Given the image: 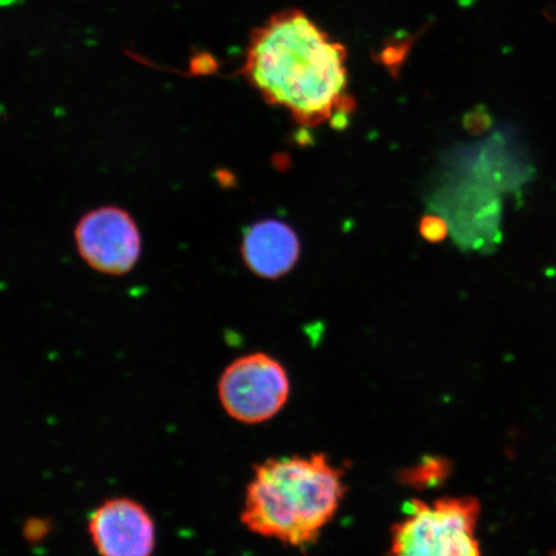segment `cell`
Segmentation results:
<instances>
[{
    "label": "cell",
    "mask_w": 556,
    "mask_h": 556,
    "mask_svg": "<svg viewBox=\"0 0 556 556\" xmlns=\"http://www.w3.org/2000/svg\"><path fill=\"white\" fill-rule=\"evenodd\" d=\"M345 47L301 10L275 13L250 35L241 74L264 100L307 127L354 108Z\"/></svg>",
    "instance_id": "1"
},
{
    "label": "cell",
    "mask_w": 556,
    "mask_h": 556,
    "mask_svg": "<svg viewBox=\"0 0 556 556\" xmlns=\"http://www.w3.org/2000/svg\"><path fill=\"white\" fill-rule=\"evenodd\" d=\"M345 495L343 472L325 455L270 458L255 468L242 523L291 546L315 542Z\"/></svg>",
    "instance_id": "2"
},
{
    "label": "cell",
    "mask_w": 556,
    "mask_h": 556,
    "mask_svg": "<svg viewBox=\"0 0 556 556\" xmlns=\"http://www.w3.org/2000/svg\"><path fill=\"white\" fill-rule=\"evenodd\" d=\"M479 514L481 506L472 497L413 502L393 527L387 556H481Z\"/></svg>",
    "instance_id": "3"
},
{
    "label": "cell",
    "mask_w": 556,
    "mask_h": 556,
    "mask_svg": "<svg viewBox=\"0 0 556 556\" xmlns=\"http://www.w3.org/2000/svg\"><path fill=\"white\" fill-rule=\"evenodd\" d=\"M222 406L232 419L260 424L281 412L290 393L285 368L268 354L252 353L229 365L218 386Z\"/></svg>",
    "instance_id": "4"
},
{
    "label": "cell",
    "mask_w": 556,
    "mask_h": 556,
    "mask_svg": "<svg viewBox=\"0 0 556 556\" xmlns=\"http://www.w3.org/2000/svg\"><path fill=\"white\" fill-rule=\"evenodd\" d=\"M75 242L89 267L114 276L134 269L142 249L135 219L117 206H103L87 213L76 225Z\"/></svg>",
    "instance_id": "5"
},
{
    "label": "cell",
    "mask_w": 556,
    "mask_h": 556,
    "mask_svg": "<svg viewBox=\"0 0 556 556\" xmlns=\"http://www.w3.org/2000/svg\"><path fill=\"white\" fill-rule=\"evenodd\" d=\"M89 534L101 556H151L155 526L150 514L129 498H113L96 509Z\"/></svg>",
    "instance_id": "6"
},
{
    "label": "cell",
    "mask_w": 556,
    "mask_h": 556,
    "mask_svg": "<svg viewBox=\"0 0 556 556\" xmlns=\"http://www.w3.org/2000/svg\"><path fill=\"white\" fill-rule=\"evenodd\" d=\"M241 255L254 275L276 280L295 267L301 243L293 228L280 220L266 219L247 228Z\"/></svg>",
    "instance_id": "7"
},
{
    "label": "cell",
    "mask_w": 556,
    "mask_h": 556,
    "mask_svg": "<svg viewBox=\"0 0 556 556\" xmlns=\"http://www.w3.org/2000/svg\"><path fill=\"white\" fill-rule=\"evenodd\" d=\"M421 232L424 238L438 241L443 238L444 233H446V225H444L441 219L428 218L422 222Z\"/></svg>",
    "instance_id": "8"
}]
</instances>
